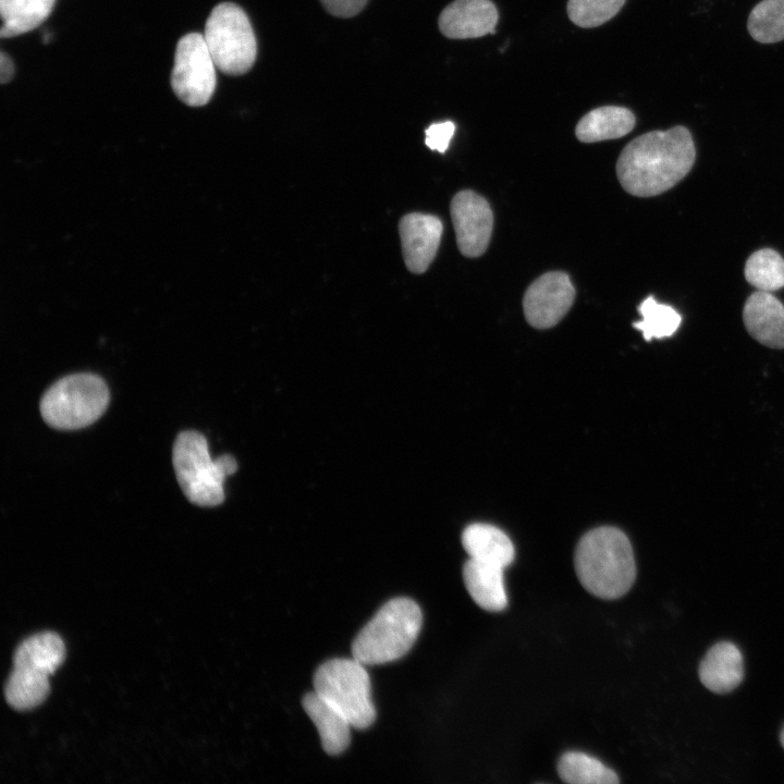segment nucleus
<instances>
[{"instance_id":"nucleus-26","label":"nucleus","mask_w":784,"mask_h":784,"mask_svg":"<svg viewBox=\"0 0 784 784\" xmlns=\"http://www.w3.org/2000/svg\"><path fill=\"white\" fill-rule=\"evenodd\" d=\"M625 0H568L571 21L580 27H596L612 19Z\"/></svg>"},{"instance_id":"nucleus-22","label":"nucleus","mask_w":784,"mask_h":784,"mask_svg":"<svg viewBox=\"0 0 784 784\" xmlns=\"http://www.w3.org/2000/svg\"><path fill=\"white\" fill-rule=\"evenodd\" d=\"M561 780L569 784H616L617 774L601 761L585 752L567 751L558 762Z\"/></svg>"},{"instance_id":"nucleus-9","label":"nucleus","mask_w":784,"mask_h":784,"mask_svg":"<svg viewBox=\"0 0 784 784\" xmlns=\"http://www.w3.org/2000/svg\"><path fill=\"white\" fill-rule=\"evenodd\" d=\"M574 298L575 289L566 273L547 272L535 280L525 292V318L534 328H551L566 315Z\"/></svg>"},{"instance_id":"nucleus-27","label":"nucleus","mask_w":784,"mask_h":784,"mask_svg":"<svg viewBox=\"0 0 784 784\" xmlns=\"http://www.w3.org/2000/svg\"><path fill=\"white\" fill-rule=\"evenodd\" d=\"M454 133L455 124L452 121L433 123L426 130L425 143L431 150L443 154L449 148Z\"/></svg>"},{"instance_id":"nucleus-10","label":"nucleus","mask_w":784,"mask_h":784,"mask_svg":"<svg viewBox=\"0 0 784 784\" xmlns=\"http://www.w3.org/2000/svg\"><path fill=\"white\" fill-rule=\"evenodd\" d=\"M450 208L460 252L466 257L481 256L493 228V213L488 201L466 189L453 197Z\"/></svg>"},{"instance_id":"nucleus-3","label":"nucleus","mask_w":784,"mask_h":784,"mask_svg":"<svg viewBox=\"0 0 784 784\" xmlns=\"http://www.w3.org/2000/svg\"><path fill=\"white\" fill-rule=\"evenodd\" d=\"M422 624L418 604L400 597L384 603L352 644V657L365 665L384 664L405 656Z\"/></svg>"},{"instance_id":"nucleus-11","label":"nucleus","mask_w":784,"mask_h":784,"mask_svg":"<svg viewBox=\"0 0 784 784\" xmlns=\"http://www.w3.org/2000/svg\"><path fill=\"white\" fill-rule=\"evenodd\" d=\"M402 252L407 269L413 273H424L438 252L443 224L432 215L412 212L399 223Z\"/></svg>"},{"instance_id":"nucleus-2","label":"nucleus","mask_w":784,"mask_h":784,"mask_svg":"<svg viewBox=\"0 0 784 784\" xmlns=\"http://www.w3.org/2000/svg\"><path fill=\"white\" fill-rule=\"evenodd\" d=\"M574 563L581 586L601 599L624 596L636 578L632 544L615 527H598L585 534L576 547Z\"/></svg>"},{"instance_id":"nucleus-19","label":"nucleus","mask_w":784,"mask_h":784,"mask_svg":"<svg viewBox=\"0 0 784 784\" xmlns=\"http://www.w3.org/2000/svg\"><path fill=\"white\" fill-rule=\"evenodd\" d=\"M65 647L60 636L52 632H42L26 638L17 646L13 665L51 675L63 661Z\"/></svg>"},{"instance_id":"nucleus-12","label":"nucleus","mask_w":784,"mask_h":784,"mask_svg":"<svg viewBox=\"0 0 784 784\" xmlns=\"http://www.w3.org/2000/svg\"><path fill=\"white\" fill-rule=\"evenodd\" d=\"M498 20V10L490 0H455L441 12L439 28L448 38H478L494 34Z\"/></svg>"},{"instance_id":"nucleus-21","label":"nucleus","mask_w":784,"mask_h":784,"mask_svg":"<svg viewBox=\"0 0 784 784\" xmlns=\"http://www.w3.org/2000/svg\"><path fill=\"white\" fill-rule=\"evenodd\" d=\"M48 676L35 670L14 666L4 686L8 703L17 710H28L40 705L49 693Z\"/></svg>"},{"instance_id":"nucleus-1","label":"nucleus","mask_w":784,"mask_h":784,"mask_svg":"<svg viewBox=\"0 0 784 784\" xmlns=\"http://www.w3.org/2000/svg\"><path fill=\"white\" fill-rule=\"evenodd\" d=\"M696 148L682 125L651 131L629 142L616 162L622 187L637 197L657 196L676 185L691 170Z\"/></svg>"},{"instance_id":"nucleus-14","label":"nucleus","mask_w":784,"mask_h":784,"mask_svg":"<svg viewBox=\"0 0 784 784\" xmlns=\"http://www.w3.org/2000/svg\"><path fill=\"white\" fill-rule=\"evenodd\" d=\"M699 677L706 688L715 694L732 691L744 677L740 650L730 641L713 645L700 662Z\"/></svg>"},{"instance_id":"nucleus-6","label":"nucleus","mask_w":784,"mask_h":784,"mask_svg":"<svg viewBox=\"0 0 784 784\" xmlns=\"http://www.w3.org/2000/svg\"><path fill=\"white\" fill-rule=\"evenodd\" d=\"M366 665L352 658L322 663L314 675V691L342 712L353 727L367 728L376 719Z\"/></svg>"},{"instance_id":"nucleus-30","label":"nucleus","mask_w":784,"mask_h":784,"mask_svg":"<svg viewBox=\"0 0 784 784\" xmlns=\"http://www.w3.org/2000/svg\"><path fill=\"white\" fill-rule=\"evenodd\" d=\"M781 743H782V746H783V748H784V727H783V730H782V732H781Z\"/></svg>"},{"instance_id":"nucleus-15","label":"nucleus","mask_w":784,"mask_h":784,"mask_svg":"<svg viewBox=\"0 0 784 784\" xmlns=\"http://www.w3.org/2000/svg\"><path fill=\"white\" fill-rule=\"evenodd\" d=\"M302 703L318 730L323 750L332 756L343 752L353 727L347 718L316 691L306 694Z\"/></svg>"},{"instance_id":"nucleus-24","label":"nucleus","mask_w":784,"mask_h":784,"mask_svg":"<svg viewBox=\"0 0 784 784\" xmlns=\"http://www.w3.org/2000/svg\"><path fill=\"white\" fill-rule=\"evenodd\" d=\"M747 28L762 44L784 40V0H762L750 12Z\"/></svg>"},{"instance_id":"nucleus-28","label":"nucleus","mask_w":784,"mask_h":784,"mask_svg":"<svg viewBox=\"0 0 784 784\" xmlns=\"http://www.w3.org/2000/svg\"><path fill=\"white\" fill-rule=\"evenodd\" d=\"M368 0H320L326 10L334 16L352 17L359 13Z\"/></svg>"},{"instance_id":"nucleus-20","label":"nucleus","mask_w":784,"mask_h":784,"mask_svg":"<svg viewBox=\"0 0 784 784\" xmlns=\"http://www.w3.org/2000/svg\"><path fill=\"white\" fill-rule=\"evenodd\" d=\"M56 0H0L2 38L33 30L51 13Z\"/></svg>"},{"instance_id":"nucleus-18","label":"nucleus","mask_w":784,"mask_h":784,"mask_svg":"<svg viewBox=\"0 0 784 784\" xmlns=\"http://www.w3.org/2000/svg\"><path fill=\"white\" fill-rule=\"evenodd\" d=\"M635 126V117L630 110L617 106L596 108L584 115L575 130L583 143H596L620 138Z\"/></svg>"},{"instance_id":"nucleus-29","label":"nucleus","mask_w":784,"mask_h":784,"mask_svg":"<svg viewBox=\"0 0 784 784\" xmlns=\"http://www.w3.org/2000/svg\"><path fill=\"white\" fill-rule=\"evenodd\" d=\"M14 74V64L11 58L4 52L0 53V82L1 84L9 83Z\"/></svg>"},{"instance_id":"nucleus-13","label":"nucleus","mask_w":784,"mask_h":784,"mask_svg":"<svg viewBox=\"0 0 784 784\" xmlns=\"http://www.w3.org/2000/svg\"><path fill=\"white\" fill-rule=\"evenodd\" d=\"M743 320L748 333L759 343L784 348V305L771 292L752 293L745 303Z\"/></svg>"},{"instance_id":"nucleus-7","label":"nucleus","mask_w":784,"mask_h":784,"mask_svg":"<svg viewBox=\"0 0 784 784\" xmlns=\"http://www.w3.org/2000/svg\"><path fill=\"white\" fill-rule=\"evenodd\" d=\"M204 37L218 70L242 75L250 70L257 44L246 13L235 3L222 2L208 16Z\"/></svg>"},{"instance_id":"nucleus-5","label":"nucleus","mask_w":784,"mask_h":784,"mask_svg":"<svg viewBox=\"0 0 784 784\" xmlns=\"http://www.w3.org/2000/svg\"><path fill=\"white\" fill-rule=\"evenodd\" d=\"M109 399L101 377L74 373L61 378L44 393L39 409L50 427L75 430L94 424L105 413Z\"/></svg>"},{"instance_id":"nucleus-25","label":"nucleus","mask_w":784,"mask_h":784,"mask_svg":"<svg viewBox=\"0 0 784 784\" xmlns=\"http://www.w3.org/2000/svg\"><path fill=\"white\" fill-rule=\"evenodd\" d=\"M638 310L642 319L634 322V327L642 332L647 341L673 335L682 321L673 307L658 303L652 296L647 297Z\"/></svg>"},{"instance_id":"nucleus-23","label":"nucleus","mask_w":784,"mask_h":784,"mask_svg":"<svg viewBox=\"0 0 784 784\" xmlns=\"http://www.w3.org/2000/svg\"><path fill=\"white\" fill-rule=\"evenodd\" d=\"M746 280L759 291L773 292L784 287V259L771 248L749 256L745 265Z\"/></svg>"},{"instance_id":"nucleus-8","label":"nucleus","mask_w":784,"mask_h":784,"mask_svg":"<svg viewBox=\"0 0 784 784\" xmlns=\"http://www.w3.org/2000/svg\"><path fill=\"white\" fill-rule=\"evenodd\" d=\"M216 69L204 34H186L175 49L170 79L174 94L187 106H205L216 89Z\"/></svg>"},{"instance_id":"nucleus-16","label":"nucleus","mask_w":784,"mask_h":784,"mask_svg":"<svg viewBox=\"0 0 784 784\" xmlns=\"http://www.w3.org/2000/svg\"><path fill=\"white\" fill-rule=\"evenodd\" d=\"M504 568L469 559L463 567L465 587L481 609L500 612L507 607Z\"/></svg>"},{"instance_id":"nucleus-17","label":"nucleus","mask_w":784,"mask_h":784,"mask_svg":"<svg viewBox=\"0 0 784 784\" xmlns=\"http://www.w3.org/2000/svg\"><path fill=\"white\" fill-rule=\"evenodd\" d=\"M462 544L469 559L507 567L514 560L515 549L509 536L489 524H471L462 534Z\"/></svg>"},{"instance_id":"nucleus-4","label":"nucleus","mask_w":784,"mask_h":784,"mask_svg":"<svg viewBox=\"0 0 784 784\" xmlns=\"http://www.w3.org/2000/svg\"><path fill=\"white\" fill-rule=\"evenodd\" d=\"M172 458L177 482L192 503L217 506L223 502V482L237 469L233 456L212 460L204 434L185 430L174 441Z\"/></svg>"}]
</instances>
